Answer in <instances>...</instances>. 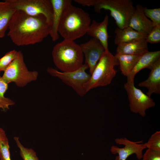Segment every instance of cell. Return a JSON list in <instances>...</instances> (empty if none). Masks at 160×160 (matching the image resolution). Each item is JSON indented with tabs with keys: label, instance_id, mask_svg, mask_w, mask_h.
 Returning a JSON list of instances; mask_svg holds the SVG:
<instances>
[{
	"label": "cell",
	"instance_id": "22",
	"mask_svg": "<svg viewBox=\"0 0 160 160\" xmlns=\"http://www.w3.org/2000/svg\"><path fill=\"white\" fill-rule=\"evenodd\" d=\"M13 138L19 149L20 155L23 160H39L36 152L31 148L24 147L19 137L15 136Z\"/></svg>",
	"mask_w": 160,
	"mask_h": 160
},
{
	"label": "cell",
	"instance_id": "2",
	"mask_svg": "<svg viewBox=\"0 0 160 160\" xmlns=\"http://www.w3.org/2000/svg\"><path fill=\"white\" fill-rule=\"evenodd\" d=\"M90 23L89 14L71 4L63 12L58 33L64 40L74 41L87 33Z\"/></svg>",
	"mask_w": 160,
	"mask_h": 160
},
{
	"label": "cell",
	"instance_id": "14",
	"mask_svg": "<svg viewBox=\"0 0 160 160\" xmlns=\"http://www.w3.org/2000/svg\"><path fill=\"white\" fill-rule=\"evenodd\" d=\"M52 7V22L49 33L52 40L55 41L59 38L58 28L63 12L68 5L71 4L70 0H50Z\"/></svg>",
	"mask_w": 160,
	"mask_h": 160
},
{
	"label": "cell",
	"instance_id": "16",
	"mask_svg": "<svg viewBox=\"0 0 160 160\" xmlns=\"http://www.w3.org/2000/svg\"><path fill=\"white\" fill-rule=\"evenodd\" d=\"M160 58V51H148L143 53L132 71L127 77V81H134L136 74L142 69H151L154 63Z\"/></svg>",
	"mask_w": 160,
	"mask_h": 160
},
{
	"label": "cell",
	"instance_id": "13",
	"mask_svg": "<svg viewBox=\"0 0 160 160\" xmlns=\"http://www.w3.org/2000/svg\"><path fill=\"white\" fill-rule=\"evenodd\" d=\"M108 20V17L106 15L101 22H98L93 20L87 33L89 35L98 40L106 51H109L108 45V36L107 31Z\"/></svg>",
	"mask_w": 160,
	"mask_h": 160
},
{
	"label": "cell",
	"instance_id": "31",
	"mask_svg": "<svg viewBox=\"0 0 160 160\" xmlns=\"http://www.w3.org/2000/svg\"><path fill=\"white\" fill-rule=\"evenodd\" d=\"M1 76H0V78L1 77Z\"/></svg>",
	"mask_w": 160,
	"mask_h": 160
},
{
	"label": "cell",
	"instance_id": "25",
	"mask_svg": "<svg viewBox=\"0 0 160 160\" xmlns=\"http://www.w3.org/2000/svg\"><path fill=\"white\" fill-rule=\"evenodd\" d=\"M145 143L147 148L160 152V131H156L153 134Z\"/></svg>",
	"mask_w": 160,
	"mask_h": 160
},
{
	"label": "cell",
	"instance_id": "24",
	"mask_svg": "<svg viewBox=\"0 0 160 160\" xmlns=\"http://www.w3.org/2000/svg\"><path fill=\"white\" fill-rule=\"evenodd\" d=\"M144 14L150 18L152 22L153 27L160 25V8L148 9L143 7Z\"/></svg>",
	"mask_w": 160,
	"mask_h": 160
},
{
	"label": "cell",
	"instance_id": "17",
	"mask_svg": "<svg viewBox=\"0 0 160 160\" xmlns=\"http://www.w3.org/2000/svg\"><path fill=\"white\" fill-rule=\"evenodd\" d=\"M148 43L142 39L117 45L116 54H142L148 51Z\"/></svg>",
	"mask_w": 160,
	"mask_h": 160
},
{
	"label": "cell",
	"instance_id": "28",
	"mask_svg": "<svg viewBox=\"0 0 160 160\" xmlns=\"http://www.w3.org/2000/svg\"><path fill=\"white\" fill-rule=\"evenodd\" d=\"M142 158L143 160H160V152L148 148Z\"/></svg>",
	"mask_w": 160,
	"mask_h": 160
},
{
	"label": "cell",
	"instance_id": "3",
	"mask_svg": "<svg viewBox=\"0 0 160 160\" xmlns=\"http://www.w3.org/2000/svg\"><path fill=\"white\" fill-rule=\"evenodd\" d=\"M52 55L55 66L63 72L76 70L83 64L81 48L74 41L64 39L57 43L53 48Z\"/></svg>",
	"mask_w": 160,
	"mask_h": 160
},
{
	"label": "cell",
	"instance_id": "21",
	"mask_svg": "<svg viewBox=\"0 0 160 160\" xmlns=\"http://www.w3.org/2000/svg\"><path fill=\"white\" fill-rule=\"evenodd\" d=\"M8 84L0 78V110L6 112L9 109V106L13 105L15 102L10 98L6 97L4 94L8 88Z\"/></svg>",
	"mask_w": 160,
	"mask_h": 160
},
{
	"label": "cell",
	"instance_id": "4",
	"mask_svg": "<svg viewBox=\"0 0 160 160\" xmlns=\"http://www.w3.org/2000/svg\"><path fill=\"white\" fill-rule=\"evenodd\" d=\"M119 65L118 61L115 55L109 51H105L97 63L89 79L84 85L86 92L93 88L110 84L117 72L114 67Z\"/></svg>",
	"mask_w": 160,
	"mask_h": 160
},
{
	"label": "cell",
	"instance_id": "11",
	"mask_svg": "<svg viewBox=\"0 0 160 160\" xmlns=\"http://www.w3.org/2000/svg\"><path fill=\"white\" fill-rule=\"evenodd\" d=\"M80 45L85 56V63L88 65L91 75L105 50L100 42L93 38Z\"/></svg>",
	"mask_w": 160,
	"mask_h": 160
},
{
	"label": "cell",
	"instance_id": "19",
	"mask_svg": "<svg viewBox=\"0 0 160 160\" xmlns=\"http://www.w3.org/2000/svg\"><path fill=\"white\" fill-rule=\"evenodd\" d=\"M16 10L8 0L0 1V38L4 36Z\"/></svg>",
	"mask_w": 160,
	"mask_h": 160
},
{
	"label": "cell",
	"instance_id": "27",
	"mask_svg": "<svg viewBox=\"0 0 160 160\" xmlns=\"http://www.w3.org/2000/svg\"><path fill=\"white\" fill-rule=\"evenodd\" d=\"M0 160H11L8 140L0 141Z\"/></svg>",
	"mask_w": 160,
	"mask_h": 160
},
{
	"label": "cell",
	"instance_id": "12",
	"mask_svg": "<svg viewBox=\"0 0 160 160\" xmlns=\"http://www.w3.org/2000/svg\"><path fill=\"white\" fill-rule=\"evenodd\" d=\"M129 26L140 33L147 35L153 28L152 22L144 13L143 7L138 4L130 20Z\"/></svg>",
	"mask_w": 160,
	"mask_h": 160
},
{
	"label": "cell",
	"instance_id": "8",
	"mask_svg": "<svg viewBox=\"0 0 160 160\" xmlns=\"http://www.w3.org/2000/svg\"><path fill=\"white\" fill-rule=\"evenodd\" d=\"M16 9L33 16L44 15L51 25L53 9L50 0H8Z\"/></svg>",
	"mask_w": 160,
	"mask_h": 160
},
{
	"label": "cell",
	"instance_id": "10",
	"mask_svg": "<svg viewBox=\"0 0 160 160\" xmlns=\"http://www.w3.org/2000/svg\"><path fill=\"white\" fill-rule=\"evenodd\" d=\"M141 141L134 142L131 141L126 137L117 138L115 141L116 143L125 145L123 148L112 145L111 148V153L115 154L118 153V156L116 157L115 160H126L130 155L133 154L136 155L137 158L140 160L143 157V150L146 148L145 143L139 144Z\"/></svg>",
	"mask_w": 160,
	"mask_h": 160
},
{
	"label": "cell",
	"instance_id": "15",
	"mask_svg": "<svg viewBox=\"0 0 160 160\" xmlns=\"http://www.w3.org/2000/svg\"><path fill=\"white\" fill-rule=\"evenodd\" d=\"M147 79L140 83V87H145L148 89L146 95L149 97L153 93L160 94V58L153 64Z\"/></svg>",
	"mask_w": 160,
	"mask_h": 160
},
{
	"label": "cell",
	"instance_id": "9",
	"mask_svg": "<svg viewBox=\"0 0 160 160\" xmlns=\"http://www.w3.org/2000/svg\"><path fill=\"white\" fill-rule=\"evenodd\" d=\"M129 101L130 111L142 117L146 115V110L155 106L153 99L135 86L134 81H127L124 84Z\"/></svg>",
	"mask_w": 160,
	"mask_h": 160
},
{
	"label": "cell",
	"instance_id": "30",
	"mask_svg": "<svg viewBox=\"0 0 160 160\" xmlns=\"http://www.w3.org/2000/svg\"><path fill=\"white\" fill-rule=\"evenodd\" d=\"M8 140L5 131L0 127V141Z\"/></svg>",
	"mask_w": 160,
	"mask_h": 160
},
{
	"label": "cell",
	"instance_id": "20",
	"mask_svg": "<svg viewBox=\"0 0 160 160\" xmlns=\"http://www.w3.org/2000/svg\"><path fill=\"white\" fill-rule=\"evenodd\" d=\"M142 54L127 55L116 54L122 73L127 76L134 68Z\"/></svg>",
	"mask_w": 160,
	"mask_h": 160
},
{
	"label": "cell",
	"instance_id": "6",
	"mask_svg": "<svg viewBox=\"0 0 160 160\" xmlns=\"http://www.w3.org/2000/svg\"><path fill=\"white\" fill-rule=\"evenodd\" d=\"M38 73L29 71L25 64L23 53L19 51L18 56L4 71L2 78L7 84L14 82L18 87H23L37 80Z\"/></svg>",
	"mask_w": 160,
	"mask_h": 160
},
{
	"label": "cell",
	"instance_id": "18",
	"mask_svg": "<svg viewBox=\"0 0 160 160\" xmlns=\"http://www.w3.org/2000/svg\"><path fill=\"white\" fill-rule=\"evenodd\" d=\"M114 42L115 44L128 43L142 39H145L147 35L139 32L129 26L123 29L116 28Z\"/></svg>",
	"mask_w": 160,
	"mask_h": 160
},
{
	"label": "cell",
	"instance_id": "23",
	"mask_svg": "<svg viewBox=\"0 0 160 160\" xmlns=\"http://www.w3.org/2000/svg\"><path fill=\"white\" fill-rule=\"evenodd\" d=\"M19 51L15 49L9 51L0 58V72L4 71L12 62L18 55Z\"/></svg>",
	"mask_w": 160,
	"mask_h": 160
},
{
	"label": "cell",
	"instance_id": "29",
	"mask_svg": "<svg viewBox=\"0 0 160 160\" xmlns=\"http://www.w3.org/2000/svg\"><path fill=\"white\" fill-rule=\"evenodd\" d=\"M74 1L83 6H94L96 0H75Z\"/></svg>",
	"mask_w": 160,
	"mask_h": 160
},
{
	"label": "cell",
	"instance_id": "26",
	"mask_svg": "<svg viewBox=\"0 0 160 160\" xmlns=\"http://www.w3.org/2000/svg\"><path fill=\"white\" fill-rule=\"evenodd\" d=\"M145 40L151 44L160 42V25L153 27L151 32L147 35Z\"/></svg>",
	"mask_w": 160,
	"mask_h": 160
},
{
	"label": "cell",
	"instance_id": "7",
	"mask_svg": "<svg viewBox=\"0 0 160 160\" xmlns=\"http://www.w3.org/2000/svg\"><path fill=\"white\" fill-rule=\"evenodd\" d=\"M89 68L85 63L77 70L68 72H61L51 67H48L47 72L51 75L57 77L65 84L71 87L80 97L86 94L84 85L88 81L91 75L87 73L86 70Z\"/></svg>",
	"mask_w": 160,
	"mask_h": 160
},
{
	"label": "cell",
	"instance_id": "5",
	"mask_svg": "<svg viewBox=\"0 0 160 160\" xmlns=\"http://www.w3.org/2000/svg\"><path fill=\"white\" fill-rule=\"evenodd\" d=\"M95 11L100 13L102 9L109 10L118 28L123 29L129 26L135 7L131 0H96Z\"/></svg>",
	"mask_w": 160,
	"mask_h": 160
},
{
	"label": "cell",
	"instance_id": "1",
	"mask_svg": "<svg viewBox=\"0 0 160 160\" xmlns=\"http://www.w3.org/2000/svg\"><path fill=\"white\" fill-rule=\"evenodd\" d=\"M51 27L44 15L31 16L17 10L10 23L7 35L17 46L34 44L49 34Z\"/></svg>",
	"mask_w": 160,
	"mask_h": 160
}]
</instances>
